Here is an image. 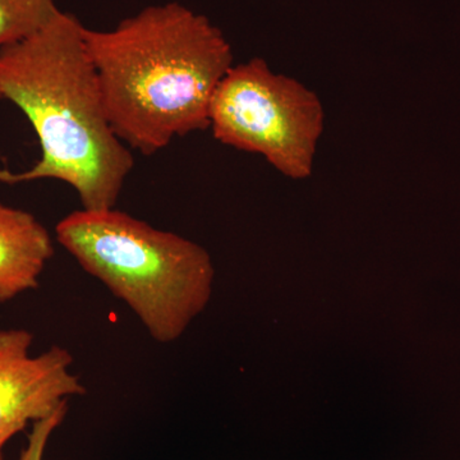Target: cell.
I'll return each instance as SVG.
<instances>
[{"instance_id": "obj_1", "label": "cell", "mask_w": 460, "mask_h": 460, "mask_svg": "<svg viewBox=\"0 0 460 460\" xmlns=\"http://www.w3.org/2000/svg\"><path fill=\"white\" fill-rule=\"evenodd\" d=\"M0 98L26 115L41 148L27 171L0 169L2 183L60 181L84 210L114 208L135 159L109 120L77 17L60 11L38 32L0 49Z\"/></svg>"}, {"instance_id": "obj_2", "label": "cell", "mask_w": 460, "mask_h": 460, "mask_svg": "<svg viewBox=\"0 0 460 460\" xmlns=\"http://www.w3.org/2000/svg\"><path fill=\"white\" fill-rule=\"evenodd\" d=\"M86 42L111 127L145 155L208 129L215 90L234 66L220 30L175 2L111 30L86 27Z\"/></svg>"}, {"instance_id": "obj_3", "label": "cell", "mask_w": 460, "mask_h": 460, "mask_svg": "<svg viewBox=\"0 0 460 460\" xmlns=\"http://www.w3.org/2000/svg\"><path fill=\"white\" fill-rule=\"evenodd\" d=\"M56 233L81 268L128 305L157 343L178 341L210 301L211 257L181 235L115 208L75 211L57 224Z\"/></svg>"}, {"instance_id": "obj_4", "label": "cell", "mask_w": 460, "mask_h": 460, "mask_svg": "<svg viewBox=\"0 0 460 460\" xmlns=\"http://www.w3.org/2000/svg\"><path fill=\"white\" fill-rule=\"evenodd\" d=\"M208 128L222 144L261 155L290 180H305L325 126L319 96L253 58L233 66L211 100Z\"/></svg>"}, {"instance_id": "obj_5", "label": "cell", "mask_w": 460, "mask_h": 460, "mask_svg": "<svg viewBox=\"0 0 460 460\" xmlns=\"http://www.w3.org/2000/svg\"><path fill=\"white\" fill-rule=\"evenodd\" d=\"M33 335L25 329L0 330V452L30 422L47 419L86 394V386L71 371L74 357L54 345L32 356Z\"/></svg>"}, {"instance_id": "obj_6", "label": "cell", "mask_w": 460, "mask_h": 460, "mask_svg": "<svg viewBox=\"0 0 460 460\" xmlns=\"http://www.w3.org/2000/svg\"><path fill=\"white\" fill-rule=\"evenodd\" d=\"M53 256L49 232L32 214L0 204V304L36 289Z\"/></svg>"}, {"instance_id": "obj_7", "label": "cell", "mask_w": 460, "mask_h": 460, "mask_svg": "<svg viewBox=\"0 0 460 460\" xmlns=\"http://www.w3.org/2000/svg\"><path fill=\"white\" fill-rule=\"evenodd\" d=\"M59 12L56 0H0V49L38 32Z\"/></svg>"}, {"instance_id": "obj_8", "label": "cell", "mask_w": 460, "mask_h": 460, "mask_svg": "<svg viewBox=\"0 0 460 460\" xmlns=\"http://www.w3.org/2000/svg\"><path fill=\"white\" fill-rule=\"evenodd\" d=\"M66 411H68V402L47 419L33 423L31 434L29 435V444L21 454L20 460H42L44 458L48 441L58 426L65 420Z\"/></svg>"}, {"instance_id": "obj_9", "label": "cell", "mask_w": 460, "mask_h": 460, "mask_svg": "<svg viewBox=\"0 0 460 460\" xmlns=\"http://www.w3.org/2000/svg\"><path fill=\"white\" fill-rule=\"evenodd\" d=\"M0 460H4V458H3L2 452H0Z\"/></svg>"}, {"instance_id": "obj_10", "label": "cell", "mask_w": 460, "mask_h": 460, "mask_svg": "<svg viewBox=\"0 0 460 460\" xmlns=\"http://www.w3.org/2000/svg\"><path fill=\"white\" fill-rule=\"evenodd\" d=\"M0 100H2V98H0Z\"/></svg>"}]
</instances>
